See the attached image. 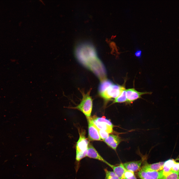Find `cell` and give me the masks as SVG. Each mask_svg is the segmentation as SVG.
I'll return each mask as SVG.
<instances>
[{"label":"cell","instance_id":"1","mask_svg":"<svg viewBox=\"0 0 179 179\" xmlns=\"http://www.w3.org/2000/svg\"><path fill=\"white\" fill-rule=\"evenodd\" d=\"M75 52L77 59L82 65L92 72L101 81L106 79L105 68L92 44L89 42L80 44Z\"/></svg>","mask_w":179,"mask_h":179},{"label":"cell","instance_id":"2","mask_svg":"<svg viewBox=\"0 0 179 179\" xmlns=\"http://www.w3.org/2000/svg\"><path fill=\"white\" fill-rule=\"evenodd\" d=\"M125 89L123 86L113 83L105 88L98 90V93L101 97L107 101L117 98Z\"/></svg>","mask_w":179,"mask_h":179},{"label":"cell","instance_id":"3","mask_svg":"<svg viewBox=\"0 0 179 179\" xmlns=\"http://www.w3.org/2000/svg\"><path fill=\"white\" fill-rule=\"evenodd\" d=\"M91 89L86 93L83 90H80L82 95V98L80 103L77 106L73 108L82 112L87 118L90 117L92 106V100L90 95Z\"/></svg>","mask_w":179,"mask_h":179},{"label":"cell","instance_id":"4","mask_svg":"<svg viewBox=\"0 0 179 179\" xmlns=\"http://www.w3.org/2000/svg\"><path fill=\"white\" fill-rule=\"evenodd\" d=\"M79 138L76 146V159L78 162L86 157L88 147L89 143L85 137V131L79 130Z\"/></svg>","mask_w":179,"mask_h":179},{"label":"cell","instance_id":"5","mask_svg":"<svg viewBox=\"0 0 179 179\" xmlns=\"http://www.w3.org/2000/svg\"><path fill=\"white\" fill-rule=\"evenodd\" d=\"M91 118L93 124L98 129L104 131L108 134L112 132L113 125L109 120L105 119L104 117H93Z\"/></svg>","mask_w":179,"mask_h":179},{"label":"cell","instance_id":"6","mask_svg":"<svg viewBox=\"0 0 179 179\" xmlns=\"http://www.w3.org/2000/svg\"><path fill=\"white\" fill-rule=\"evenodd\" d=\"M88 124V136L90 140H100V137L97 128L93 124L92 118H87Z\"/></svg>","mask_w":179,"mask_h":179},{"label":"cell","instance_id":"7","mask_svg":"<svg viewBox=\"0 0 179 179\" xmlns=\"http://www.w3.org/2000/svg\"><path fill=\"white\" fill-rule=\"evenodd\" d=\"M127 99V102L131 103L133 101L139 98L141 96L146 94H149V92H140L135 90L134 88L129 89L126 90Z\"/></svg>","mask_w":179,"mask_h":179},{"label":"cell","instance_id":"8","mask_svg":"<svg viewBox=\"0 0 179 179\" xmlns=\"http://www.w3.org/2000/svg\"><path fill=\"white\" fill-rule=\"evenodd\" d=\"M86 157L102 162L109 166L110 164L99 154L93 145L89 143L88 147Z\"/></svg>","mask_w":179,"mask_h":179},{"label":"cell","instance_id":"9","mask_svg":"<svg viewBox=\"0 0 179 179\" xmlns=\"http://www.w3.org/2000/svg\"><path fill=\"white\" fill-rule=\"evenodd\" d=\"M121 140V138L118 135L110 134L104 141L110 147L116 150Z\"/></svg>","mask_w":179,"mask_h":179},{"label":"cell","instance_id":"10","mask_svg":"<svg viewBox=\"0 0 179 179\" xmlns=\"http://www.w3.org/2000/svg\"><path fill=\"white\" fill-rule=\"evenodd\" d=\"M143 160L129 162L123 163V165L126 170L134 172L139 170L141 168Z\"/></svg>","mask_w":179,"mask_h":179},{"label":"cell","instance_id":"11","mask_svg":"<svg viewBox=\"0 0 179 179\" xmlns=\"http://www.w3.org/2000/svg\"><path fill=\"white\" fill-rule=\"evenodd\" d=\"M109 166L112 169L114 172L119 179H127L125 176V168L122 163H120L118 166H115L110 164Z\"/></svg>","mask_w":179,"mask_h":179},{"label":"cell","instance_id":"12","mask_svg":"<svg viewBox=\"0 0 179 179\" xmlns=\"http://www.w3.org/2000/svg\"><path fill=\"white\" fill-rule=\"evenodd\" d=\"M164 162H161L150 164L146 165L142 168L144 169L160 171L163 170Z\"/></svg>","mask_w":179,"mask_h":179},{"label":"cell","instance_id":"13","mask_svg":"<svg viewBox=\"0 0 179 179\" xmlns=\"http://www.w3.org/2000/svg\"><path fill=\"white\" fill-rule=\"evenodd\" d=\"M160 171L161 176L159 179H177L179 177L178 172H163L162 171Z\"/></svg>","mask_w":179,"mask_h":179},{"label":"cell","instance_id":"14","mask_svg":"<svg viewBox=\"0 0 179 179\" xmlns=\"http://www.w3.org/2000/svg\"><path fill=\"white\" fill-rule=\"evenodd\" d=\"M176 161L173 159H169L164 162L163 170V172H173L172 169Z\"/></svg>","mask_w":179,"mask_h":179},{"label":"cell","instance_id":"15","mask_svg":"<svg viewBox=\"0 0 179 179\" xmlns=\"http://www.w3.org/2000/svg\"><path fill=\"white\" fill-rule=\"evenodd\" d=\"M127 100L126 92L125 89L122 91L119 96L115 99L113 103L124 102L127 101Z\"/></svg>","mask_w":179,"mask_h":179},{"label":"cell","instance_id":"16","mask_svg":"<svg viewBox=\"0 0 179 179\" xmlns=\"http://www.w3.org/2000/svg\"><path fill=\"white\" fill-rule=\"evenodd\" d=\"M141 168L154 179H159L161 177V173L160 171H151L144 169L142 168Z\"/></svg>","mask_w":179,"mask_h":179},{"label":"cell","instance_id":"17","mask_svg":"<svg viewBox=\"0 0 179 179\" xmlns=\"http://www.w3.org/2000/svg\"><path fill=\"white\" fill-rule=\"evenodd\" d=\"M104 170L105 174L104 179H119L113 171H109L106 169Z\"/></svg>","mask_w":179,"mask_h":179},{"label":"cell","instance_id":"18","mask_svg":"<svg viewBox=\"0 0 179 179\" xmlns=\"http://www.w3.org/2000/svg\"><path fill=\"white\" fill-rule=\"evenodd\" d=\"M137 174L141 179H154L141 168L138 172Z\"/></svg>","mask_w":179,"mask_h":179},{"label":"cell","instance_id":"19","mask_svg":"<svg viewBox=\"0 0 179 179\" xmlns=\"http://www.w3.org/2000/svg\"><path fill=\"white\" fill-rule=\"evenodd\" d=\"M125 176L127 179H137L134 172L125 169Z\"/></svg>","mask_w":179,"mask_h":179},{"label":"cell","instance_id":"20","mask_svg":"<svg viewBox=\"0 0 179 179\" xmlns=\"http://www.w3.org/2000/svg\"><path fill=\"white\" fill-rule=\"evenodd\" d=\"M98 129L100 137L102 140H104L108 136L109 134L107 132Z\"/></svg>","mask_w":179,"mask_h":179},{"label":"cell","instance_id":"21","mask_svg":"<svg viewBox=\"0 0 179 179\" xmlns=\"http://www.w3.org/2000/svg\"><path fill=\"white\" fill-rule=\"evenodd\" d=\"M142 51L139 48L137 47L136 48L135 50L134 53V55L138 58H141L142 56Z\"/></svg>","mask_w":179,"mask_h":179},{"label":"cell","instance_id":"22","mask_svg":"<svg viewBox=\"0 0 179 179\" xmlns=\"http://www.w3.org/2000/svg\"><path fill=\"white\" fill-rule=\"evenodd\" d=\"M178 174L179 175V170L178 171Z\"/></svg>","mask_w":179,"mask_h":179},{"label":"cell","instance_id":"23","mask_svg":"<svg viewBox=\"0 0 179 179\" xmlns=\"http://www.w3.org/2000/svg\"><path fill=\"white\" fill-rule=\"evenodd\" d=\"M177 179H179V177Z\"/></svg>","mask_w":179,"mask_h":179}]
</instances>
